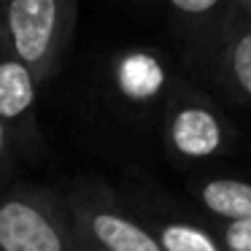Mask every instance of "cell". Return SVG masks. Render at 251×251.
Wrapping results in <instances>:
<instances>
[{"label": "cell", "mask_w": 251, "mask_h": 251, "mask_svg": "<svg viewBox=\"0 0 251 251\" xmlns=\"http://www.w3.org/2000/svg\"><path fill=\"white\" fill-rule=\"evenodd\" d=\"M176 81L178 68L173 57L149 44H130L108 51L98 71L105 111L130 130H159Z\"/></svg>", "instance_id": "cell-1"}, {"label": "cell", "mask_w": 251, "mask_h": 251, "mask_svg": "<svg viewBox=\"0 0 251 251\" xmlns=\"http://www.w3.org/2000/svg\"><path fill=\"white\" fill-rule=\"evenodd\" d=\"M159 135L170 162L197 173L232 157L243 143L235 119L216 98L178 76L159 119Z\"/></svg>", "instance_id": "cell-2"}, {"label": "cell", "mask_w": 251, "mask_h": 251, "mask_svg": "<svg viewBox=\"0 0 251 251\" xmlns=\"http://www.w3.org/2000/svg\"><path fill=\"white\" fill-rule=\"evenodd\" d=\"M238 0H165L159 22L173 44L178 76L213 95Z\"/></svg>", "instance_id": "cell-3"}, {"label": "cell", "mask_w": 251, "mask_h": 251, "mask_svg": "<svg viewBox=\"0 0 251 251\" xmlns=\"http://www.w3.org/2000/svg\"><path fill=\"white\" fill-rule=\"evenodd\" d=\"M78 25L76 0H11L0 3V33L11 54L38 87L60 73Z\"/></svg>", "instance_id": "cell-4"}, {"label": "cell", "mask_w": 251, "mask_h": 251, "mask_svg": "<svg viewBox=\"0 0 251 251\" xmlns=\"http://www.w3.org/2000/svg\"><path fill=\"white\" fill-rule=\"evenodd\" d=\"M76 251H159L138 219L127 211L114 184L81 173L65 186Z\"/></svg>", "instance_id": "cell-5"}, {"label": "cell", "mask_w": 251, "mask_h": 251, "mask_svg": "<svg viewBox=\"0 0 251 251\" xmlns=\"http://www.w3.org/2000/svg\"><path fill=\"white\" fill-rule=\"evenodd\" d=\"M116 192L159 251H224L213 224L186 197L173 195L154 178L130 173Z\"/></svg>", "instance_id": "cell-6"}, {"label": "cell", "mask_w": 251, "mask_h": 251, "mask_svg": "<svg viewBox=\"0 0 251 251\" xmlns=\"http://www.w3.org/2000/svg\"><path fill=\"white\" fill-rule=\"evenodd\" d=\"M0 251H76L62 192L33 181L0 192Z\"/></svg>", "instance_id": "cell-7"}, {"label": "cell", "mask_w": 251, "mask_h": 251, "mask_svg": "<svg viewBox=\"0 0 251 251\" xmlns=\"http://www.w3.org/2000/svg\"><path fill=\"white\" fill-rule=\"evenodd\" d=\"M0 122L6 125L22 162H38L46 141L38 125V84L11 54L0 33Z\"/></svg>", "instance_id": "cell-8"}, {"label": "cell", "mask_w": 251, "mask_h": 251, "mask_svg": "<svg viewBox=\"0 0 251 251\" xmlns=\"http://www.w3.org/2000/svg\"><path fill=\"white\" fill-rule=\"evenodd\" d=\"M213 98L222 103L227 114H238V130L251 135V14L243 0H238V14L232 19L227 51L222 60Z\"/></svg>", "instance_id": "cell-9"}, {"label": "cell", "mask_w": 251, "mask_h": 251, "mask_svg": "<svg viewBox=\"0 0 251 251\" xmlns=\"http://www.w3.org/2000/svg\"><path fill=\"white\" fill-rule=\"evenodd\" d=\"M186 200L211 224H232L251 219V178L222 170L186 173Z\"/></svg>", "instance_id": "cell-10"}, {"label": "cell", "mask_w": 251, "mask_h": 251, "mask_svg": "<svg viewBox=\"0 0 251 251\" xmlns=\"http://www.w3.org/2000/svg\"><path fill=\"white\" fill-rule=\"evenodd\" d=\"M224 251H251V219L232 224H213Z\"/></svg>", "instance_id": "cell-11"}, {"label": "cell", "mask_w": 251, "mask_h": 251, "mask_svg": "<svg viewBox=\"0 0 251 251\" xmlns=\"http://www.w3.org/2000/svg\"><path fill=\"white\" fill-rule=\"evenodd\" d=\"M19 162H22V159H19L17 149H14L11 135H8L6 125L0 122V192L14 184V173H17Z\"/></svg>", "instance_id": "cell-12"}, {"label": "cell", "mask_w": 251, "mask_h": 251, "mask_svg": "<svg viewBox=\"0 0 251 251\" xmlns=\"http://www.w3.org/2000/svg\"><path fill=\"white\" fill-rule=\"evenodd\" d=\"M243 3H246V8H249V14H251V0H243Z\"/></svg>", "instance_id": "cell-13"}]
</instances>
